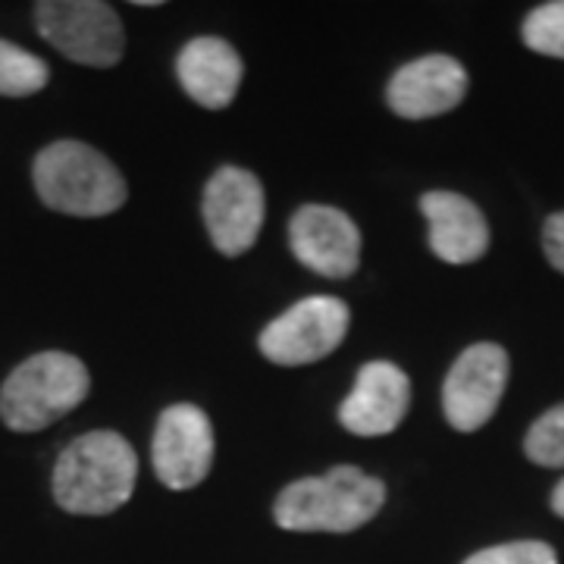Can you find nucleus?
Wrapping results in <instances>:
<instances>
[{"mask_svg": "<svg viewBox=\"0 0 564 564\" xmlns=\"http://www.w3.org/2000/svg\"><path fill=\"white\" fill-rule=\"evenodd\" d=\"M543 251L549 263L564 273V210L562 214H552L543 226Z\"/></svg>", "mask_w": 564, "mask_h": 564, "instance_id": "obj_19", "label": "nucleus"}, {"mask_svg": "<svg viewBox=\"0 0 564 564\" xmlns=\"http://www.w3.org/2000/svg\"><path fill=\"white\" fill-rule=\"evenodd\" d=\"M35 25L41 39L73 63L107 69L122 61L126 29L104 0H44L35 3Z\"/></svg>", "mask_w": 564, "mask_h": 564, "instance_id": "obj_5", "label": "nucleus"}, {"mask_svg": "<svg viewBox=\"0 0 564 564\" xmlns=\"http://www.w3.org/2000/svg\"><path fill=\"white\" fill-rule=\"evenodd\" d=\"M51 79L47 63L29 54L20 44L0 39V95L3 98H29L39 95Z\"/></svg>", "mask_w": 564, "mask_h": 564, "instance_id": "obj_15", "label": "nucleus"}, {"mask_svg": "<svg viewBox=\"0 0 564 564\" xmlns=\"http://www.w3.org/2000/svg\"><path fill=\"white\" fill-rule=\"evenodd\" d=\"M464 564H558V555L549 543L540 540H521V543H505L489 545L474 552L470 558H464Z\"/></svg>", "mask_w": 564, "mask_h": 564, "instance_id": "obj_18", "label": "nucleus"}, {"mask_svg": "<svg viewBox=\"0 0 564 564\" xmlns=\"http://www.w3.org/2000/svg\"><path fill=\"white\" fill-rule=\"evenodd\" d=\"M202 214L210 242L220 254L239 258L251 251L267 217L261 180L242 166H220L204 185Z\"/></svg>", "mask_w": 564, "mask_h": 564, "instance_id": "obj_7", "label": "nucleus"}, {"mask_svg": "<svg viewBox=\"0 0 564 564\" xmlns=\"http://www.w3.org/2000/svg\"><path fill=\"white\" fill-rule=\"evenodd\" d=\"M411 408V380L399 364L370 361L355 377V389L339 404V423L348 433L373 440L402 426Z\"/></svg>", "mask_w": 564, "mask_h": 564, "instance_id": "obj_12", "label": "nucleus"}, {"mask_svg": "<svg viewBox=\"0 0 564 564\" xmlns=\"http://www.w3.org/2000/svg\"><path fill=\"white\" fill-rule=\"evenodd\" d=\"M386 505V484L355 464L289 484L273 502V521L295 533H351L370 524Z\"/></svg>", "mask_w": 564, "mask_h": 564, "instance_id": "obj_2", "label": "nucleus"}, {"mask_svg": "<svg viewBox=\"0 0 564 564\" xmlns=\"http://www.w3.org/2000/svg\"><path fill=\"white\" fill-rule=\"evenodd\" d=\"M245 63L229 41L202 35L192 39L176 57V79L185 95L204 110H223L242 88Z\"/></svg>", "mask_w": 564, "mask_h": 564, "instance_id": "obj_13", "label": "nucleus"}, {"mask_svg": "<svg viewBox=\"0 0 564 564\" xmlns=\"http://www.w3.org/2000/svg\"><path fill=\"white\" fill-rule=\"evenodd\" d=\"M508 386V351L496 343L464 348L443 386L445 421L458 433H474L492 421Z\"/></svg>", "mask_w": 564, "mask_h": 564, "instance_id": "obj_9", "label": "nucleus"}, {"mask_svg": "<svg viewBox=\"0 0 564 564\" xmlns=\"http://www.w3.org/2000/svg\"><path fill=\"white\" fill-rule=\"evenodd\" d=\"M351 314L336 295H311L263 326L261 355L280 367H304L333 355L348 336Z\"/></svg>", "mask_w": 564, "mask_h": 564, "instance_id": "obj_6", "label": "nucleus"}, {"mask_svg": "<svg viewBox=\"0 0 564 564\" xmlns=\"http://www.w3.org/2000/svg\"><path fill=\"white\" fill-rule=\"evenodd\" d=\"M467 88H470V76L462 63L445 54H430L404 63L389 79L386 101L392 113L404 120H433L455 110L467 98Z\"/></svg>", "mask_w": 564, "mask_h": 564, "instance_id": "obj_11", "label": "nucleus"}, {"mask_svg": "<svg viewBox=\"0 0 564 564\" xmlns=\"http://www.w3.org/2000/svg\"><path fill=\"white\" fill-rule=\"evenodd\" d=\"M214 423L198 404H170L154 426L151 462L166 489H195L214 467Z\"/></svg>", "mask_w": 564, "mask_h": 564, "instance_id": "obj_8", "label": "nucleus"}, {"mask_svg": "<svg viewBox=\"0 0 564 564\" xmlns=\"http://www.w3.org/2000/svg\"><path fill=\"white\" fill-rule=\"evenodd\" d=\"M524 44L530 51L564 61V0H549L524 20Z\"/></svg>", "mask_w": 564, "mask_h": 564, "instance_id": "obj_17", "label": "nucleus"}, {"mask_svg": "<svg viewBox=\"0 0 564 564\" xmlns=\"http://www.w3.org/2000/svg\"><path fill=\"white\" fill-rule=\"evenodd\" d=\"M524 455L540 467H564V404L549 408L527 430Z\"/></svg>", "mask_w": 564, "mask_h": 564, "instance_id": "obj_16", "label": "nucleus"}, {"mask_svg": "<svg viewBox=\"0 0 564 564\" xmlns=\"http://www.w3.org/2000/svg\"><path fill=\"white\" fill-rule=\"evenodd\" d=\"M421 210L430 223V251L445 263H474L489 251L484 210L458 192H426Z\"/></svg>", "mask_w": 564, "mask_h": 564, "instance_id": "obj_14", "label": "nucleus"}, {"mask_svg": "<svg viewBox=\"0 0 564 564\" xmlns=\"http://www.w3.org/2000/svg\"><path fill=\"white\" fill-rule=\"evenodd\" d=\"M289 248L307 270L348 280L361 263V229L339 207L304 204L289 220Z\"/></svg>", "mask_w": 564, "mask_h": 564, "instance_id": "obj_10", "label": "nucleus"}, {"mask_svg": "<svg viewBox=\"0 0 564 564\" xmlns=\"http://www.w3.org/2000/svg\"><path fill=\"white\" fill-rule=\"evenodd\" d=\"M32 180L41 202L69 217H107L129 198L126 180L110 158L76 139L47 144L35 158Z\"/></svg>", "mask_w": 564, "mask_h": 564, "instance_id": "obj_3", "label": "nucleus"}, {"mask_svg": "<svg viewBox=\"0 0 564 564\" xmlns=\"http://www.w3.org/2000/svg\"><path fill=\"white\" fill-rule=\"evenodd\" d=\"M88 367L66 351H41L22 361L0 389V421L17 433H39L85 402Z\"/></svg>", "mask_w": 564, "mask_h": 564, "instance_id": "obj_4", "label": "nucleus"}, {"mask_svg": "<svg viewBox=\"0 0 564 564\" xmlns=\"http://www.w3.org/2000/svg\"><path fill=\"white\" fill-rule=\"evenodd\" d=\"M552 511H555L558 518H564V480L552 489Z\"/></svg>", "mask_w": 564, "mask_h": 564, "instance_id": "obj_20", "label": "nucleus"}, {"mask_svg": "<svg viewBox=\"0 0 564 564\" xmlns=\"http://www.w3.org/2000/svg\"><path fill=\"white\" fill-rule=\"evenodd\" d=\"M139 455L113 430H95L66 445L54 464V499L63 511L104 518L132 499Z\"/></svg>", "mask_w": 564, "mask_h": 564, "instance_id": "obj_1", "label": "nucleus"}]
</instances>
